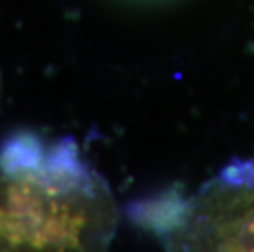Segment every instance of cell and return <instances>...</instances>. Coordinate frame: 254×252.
I'll return each instance as SVG.
<instances>
[{
	"mask_svg": "<svg viewBox=\"0 0 254 252\" xmlns=\"http://www.w3.org/2000/svg\"><path fill=\"white\" fill-rule=\"evenodd\" d=\"M127 214L169 251H254V155L233 159L192 194L166 190Z\"/></svg>",
	"mask_w": 254,
	"mask_h": 252,
	"instance_id": "cell-2",
	"label": "cell"
},
{
	"mask_svg": "<svg viewBox=\"0 0 254 252\" xmlns=\"http://www.w3.org/2000/svg\"><path fill=\"white\" fill-rule=\"evenodd\" d=\"M0 92H2V72H0Z\"/></svg>",
	"mask_w": 254,
	"mask_h": 252,
	"instance_id": "cell-3",
	"label": "cell"
},
{
	"mask_svg": "<svg viewBox=\"0 0 254 252\" xmlns=\"http://www.w3.org/2000/svg\"><path fill=\"white\" fill-rule=\"evenodd\" d=\"M110 185L72 138L18 131L0 148V251H105L118 229Z\"/></svg>",
	"mask_w": 254,
	"mask_h": 252,
	"instance_id": "cell-1",
	"label": "cell"
}]
</instances>
